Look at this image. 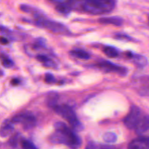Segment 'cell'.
Returning <instances> with one entry per match:
<instances>
[{
  "instance_id": "cell-1",
  "label": "cell",
  "mask_w": 149,
  "mask_h": 149,
  "mask_svg": "<svg viewBox=\"0 0 149 149\" xmlns=\"http://www.w3.org/2000/svg\"><path fill=\"white\" fill-rule=\"evenodd\" d=\"M54 127L56 132L50 137L51 143L66 145L72 149H77L81 146V138L64 122L55 123Z\"/></svg>"
},
{
  "instance_id": "cell-2",
  "label": "cell",
  "mask_w": 149,
  "mask_h": 149,
  "mask_svg": "<svg viewBox=\"0 0 149 149\" xmlns=\"http://www.w3.org/2000/svg\"><path fill=\"white\" fill-rule=\"evenodd\" d=\"M72 9L84 10L94 15L107 13L114 8L113 0H73Z\"/></svg>"
},
{
  "instance_id": "cell-3",
  "label": "cell",
  "mask_w": 149,
  "mask_h": 149,
  "mask_svg": "<svg viewBox=\"0 0 149 149\" xmlns=\"http://www.w3.org/2000/svg\"><path fill=\"white\" fill-rule=\"evenodd\" d=\"M54 109L57 114L61 116L63 118L67 120L70 123L74 130H78V131L82 130V124L78 121L76 115L71 107L67 104H61V105L57 104L54 107Z\"/></svg>"
},
{
  "instance_id": "cell-4",
  "label": "cell",
  "mask_w": 149,
  "mask_h": 149,
  "mask_svg": "<svg viewBox=\"0 0 149 149\" xmlns=\"http://www.w3.org/2000/svg\"><path fill=\"white\" fill-rule=\"evenodd\" d=\"M36 22H37V24L38 26L44 27V28L47 29L49 31L56 33V34H64V35H69V34H71V32L67 29V26H65L64 24H61V23L56 22V21L40 18Z\"/></svg>"
},
{
  "instance_id": "cell-5",
  "label": "cell",
  "mask_w": 149,
  "mask_h": 149,
  "mask_svg": "<svg viewBox=\"0 0 149 149\" xmlns=\"http://www.w3.org/2000/svg\"><path fill=\"white\" fill-rule=\"evenodd\" d=\"M10 121L13 124L20 123L24 126V129L29 130V129L33 128L35 126L37 120L32 113L29 112H26V113H21L15 115Z\"/></svg>"
},
{
  "instance_id": "cell-6",
  "label": "cell",
  "mask_w": 149,
  "mask_h": 149,
  "mask_svg": "<svg viewBox=\"0 0 149 149\" xmlns=\"http://www.w3.org/2000/svg\"><path fill=\"white\" fill-rule=\"evenodd\" d=\"M142 117L143 116L140 109L136 106H133L132 107L128 115L124 118V125L129 129H134Z\"/></svg>"
},
{
  "instance_id": "cell-7",
  "label": "cell",
  "mask_w": 149,
  "mask_h": 149,
  "mask_svg": "<svg viewBox=\"0 0 149 149\" xmlns=\"http://www.w3.org/2000/svg\"><path fill=\"white\" fill-rule=\"evenodd\" d=\"M97 67L107 72H114L120 73V74H125L127 72V70L125 68H123L108 61H102L98 62Z\"/></svg>"
},
{
  "instance_id": "cell-8",
  "label": "cell",
  "mask_w": 149,
  "mask_h": 149,
  "mask_svg": "<svg viewBox=\"0 0 149 149\" xmlns=\"http://www.w3.org/2000/svg\"><path fill=\"white\" fill-rule=\"evenodd\" d=\"M128 149H149V137H141L130 142Z\"/></svg>"
},
{
  "instance_id": "cell-9",
  "label": "cell",
  "mask_w": 149,
  "mask_h": 149,
  "mask_svg": "<svg viewBox=\"0 0 149 149\" xmlns=\"http://www.w3.org/2000/svg\"><path fill=\"white\" fill-rule=\"evenodd\" d=\"M137 134L143 135L149 130V116H143L134 128Z\"/></svg>"
},
{
  "instance_id": "cell-10",
  "label": "cell",
  "mask_w": 149,
  "mask_h": 149,
  "mask_svg": "<svg viewBox=\"0 0 149 149\" xmlns=\"http://www.w3.org/2000/svg\"><path fill=\"white\" fill-rule=\"evenodd\" d=\"M11 121H5L0 127V136L2 137H6L12 134L14 130L13 125Z\"/></svg>"
},
{
  "instance_id": "cell-11",
  "label": "cell",
  "mask_w": 149,
  "mask_h": 149,
  "mask_svg": "<svg viewBox=\"0 0 149 149\" xmlns=\"http://www.w3.org/2000/svg\"><path fill=\"white\" fill-rule=\"evenodd\" d=\"M99 22L104 24L121 26L123 23V20L118 17H104V18H100Z\"/></svg>"
},
{
  "instance_id": "cell-12",
  "label": "cell",
  "mask_w": 149,
  "mask_h": 149,
  "mask_svg": "<svg viewBox=\"0 0 149 149\" xmlns=\"http://www.w3.org/2000/svg\"><path fill=\"white\" fill-rule=\"evenodd\" d=\"M37 59L41 63H42L45 67H50V68H54L56 67V64L52 59L48 58V56L45 55H38L37 56Z\"/></svg>"
},
{
  "instance_id": "cell-13",
  "label": "cell",
  "mask_w": 149,
  "mask_h": 149,
  "mask_svg": "<svg viewBox=\"0 0 149 149\" xmlns=\"http://www.w3.org/2000/svg\"><path fill=\"white\" fill-rule=\"evenodd\" d=\"M128 55L130 56L129 57L132 58L134 60V62L140 67H143V66H146L147 64V59L143 56L134 55L132 53H128Z\"/></svg>"
},
{
  "instance_id": "cell-14",
  "label": "cell",
  "mask_w": 149,
  "mask_h": 149,
  "mask_svg": "<svg viewBox=\"0 0 149 149\" xmlns=\"http://www.w3.org/2000/svg\"><path fill=\"white\" fill-rule=\"evenodd\" d=\"M70 54L75 58H81V59H88L90 58V55L86 51L82 50H74L70 51Z\"/></svg>"
},
{
  "instance_id": "cell-15",
  "label": "cell",
  "mask_w": 149,
  "mask_h": 149,
  "mask_svg": "<svg viewBox=\"0 0 149 149\" xmlns=\"http://www.w3.org/2000/svg\"><path fill=\"white\" fill-rule=\"evenodd\" d=\"M104 54L110 58H115L118 56V51L115 48L111 46H106L103 51Z\"/></svg>"
},
{
  "instance_id": "cell-16",
  "label": "cell",
  "mask_w": 149,
  "mask_h": 149,
  "mask_svg": "<svg viewBox=\"0 0 149 149\" xmlns=\"http://www.w3.org/2000/svg\"><path fill=\"white\" fill-rule=\"evenodd\" d=\"M103 140L107 143H113L117 140V135L113 132H107L103 135Z\"/></svg>"
},
{
  "instance_id": "cell-17",
  "label": "cell",
  "mask_w": 149,
  "mask_h": 149,
  "mask_svg": "<svg viewBox=\"0 0 149 149\" xmlns=\"http://www.w3.org/2000/svg\"><path fill=\"white\" fill-rule=\"evenodd\" d=\"M85 149H115L113 146H105V145L97 144V143H91L86 146Z\"/></svg>"
},
{
  "instance_id": "cell-18",
  "label": "cell",
  "mask_w": 149,
  "mask_h": 149,
  "mask_svg": "<svg viewBox=\"0 0 149 149\" xmlns=\"http://www.w3.org/2000/svg\"><path fill=\"white\" fill-rule=\"evenodd\" d=\"M21 144L22 149H38L34 143L28 140H23Z\"/></svg>"
},
{
  "instance_id": "cell-19",
  "label": "cell",
  "mask_w": 149,
  "mask_h": 149,
  "mask_svg": "<svg viewBox=\"0 0 149 149\" xmlns=\"http://www.w3.org/2000/svg\"><path fill=\"white\" fill-rule=\"evenodd\" d=\"M13 61L11 59H10L8 57H4L2 58V65L4 66L6 68H10V67H12L13 66Z\"/></svg>"
},
{
  "instance_id": "cell-20",
  "label": "cell",
  "mask_w": 149,
  "mask_h": 149,
  "mask_svg": "<svg viewBox=\"0 0 149 149\" xmlns=\"http://www.w3.org/2000/svg\"><path fill=\"white\" fill-rule=\"evenodd\" d=\"M115 38L118 40H122V41H130L132 40V38L130 36L124 34H118L115 36Z\"/></svg>"
},
{
  "instance_id": "cell-21",
  "label": "cell",
  "mask_w": 149,
  "mask_h": 149,
  "mask_svg": "<svg viewBox=\"0 0 149 149\" xmlns=\"http://www.w3.org/2000/svg\"><path fill=\"white\" fill-rule=\"evenodd\" d=\"M139 94L141 96L149 97V85L146 86L145 87H143V88L139 91Z\"/></svg>"
},
{
  "instance_id": "cell-22",
  "label": "cell",
  "mask_w": 149,
  "mask_h": 149,
  "mask_svg": "<svg viewBox=\"0 0 149 149\" xmlns=\"http://www.w3.org/2000/svg\"><path fill=\"white\" fill-rule=\"evenodd\" d=\"M45 81L47 84H54L56 82V79L54 77V75L51 74H45Z\"/></svg>"
},
{
  "instance_id": "cell-23",
  "label": "cell",
  "mask_w": 149,
  "mask_h": 149,
  "mask_svg": "<svg viewBox=\"0 0 149 149\" xmlns=\"http://www.w3.org/2000/svg\"><path fill=\"white\" fill-rule=\"evenodd\" d=\"M0 43L3 44V45H5V44L8 43V40L5 38V37H0Z\"/></svg>"
},
{
  "instance_id": "cell-24",
  "label": "cell",
  "mask_w": 149,
  "mask_h": 149,
  "mask_svg": "<svg viewBox=\"0 0 149 149\" xmlns=\"http://www.w3.org/2000/svg\"><path fill=\"white\" fill-rule=\"evenodd\" d=\"M19 83L20 81L18 79H16V78H14V79H13L12 81H11V84H12L13 86L18 85V84H19Z\"/></svg>"
},
{
  "instance_id": "cell-25",
  "label": "cell",
  "mask_w": 149,
  "mask_h": 149,
  "mask_svg": "<svg viewBox=\"0 0 149 149\" xmlns=\"http://www.w3.org/2000/svg\"><path fill=\"white\" fill-rule=\"evenodd\" d=\"M3 74H4L3 71H2V70H0V76H2V75H3Z\"/></svg>"
},
{
  "instance_id": "cell-26",
  "label": "cell",
  "mask_w": 149,
  "mask_h": 149,
  "mask_svg": "<svg viewBox=\"0 0 149 149\" xmlns=\"http://www.w3.org/2000/svg\"><path fill=\"white\" fill-rule=\"evenodd\" d=\"M148 20H149V17H148Z\"/></svg>"
}]
</instances>
